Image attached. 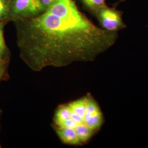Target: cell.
<instances>
[{"label": "cell", "instance_id": "obj_8", "mask_svg": "<svg viewBox=\"0 0 148 148\" xmlns=\"http://www.w3.org/2000/svg\"><path fill=\"white\" fill-rule=\"evenodd\" d=\"M71 117V110L69 106L67 104H64L60 106L56 111L54 122L57 126L64 121L70 119Z\"/></svg>", "mask_w": 148, "mask_h": 148}, {"label": "cell", "instance_id": "obj_5", "mask_svg": "<svg viewBox=\"0 0 148 148\" xmlns=\"http://www.w3.org/2000/svg\"><path fill=\"white\" fill-rule=\"evenodd\" d=\"M56 132L60 140L64 144L71 145H82L74 128L57 126Z\"/></svg>", "mask_w": 148, "mask_h": 148}, {"label": "cell", "instance_id": "obj_11", "mask_svg": "<svg viewBox=\"0 0 148 148\" xmlns=\"http://www.w3.org/2000/svg\"><path fill=\"white\" fill-rule=\"evenodd\" d=\"M11 0H0V22L9 21Z\"/></svg>", "mask_w": 148, "mask_h": 148}, {"label": "cell", "instance_id": "obj_16", "mask_svg": "<svg viewBox=\"0 0 148 148\" xmlns=\"http://www.w3.org/2000/svg\"><path fill=\"white\" fill-rule=\"evenodd\" d=\"M126 1V0H119V1L117 2L115 4V6L117 7L119 4H120L121 3H122V2H123Z\"/></svg>", "mask_w": 148, "mask_h": 148}, {"label": "cell", "instance_id": "obj_12", "mask_svg": "<svg viewBox=\"0 0 148 148\" xmlns=\"http://www.w3.org/2000/svg\"><path fill=\"white\" fill-rule=\"evenodd\" d=\"M78 125V124L74 121V120L70 117L61 123H60L57 127H68V128H75Z\"/></svg>", "mask_w": 148, "mask_h": 148}, {"label": "cell", "instance_id": "obj_6", "mask_svg": "<svg viewBox=\"0 0 148 148\" xmlns=\"http://www.w3.org/2000/svg\"><path fill=\"white\" fill-rule=\"evenodd\" d=\"M75 131L82 145L88 142L96 133L85 123L78 125L75 128Z\"/></svg>", "mask_w": 148, "mask_h": 148}, {"label": "cell", "instance_id": "obj_4", "mask_svg": "<svg viewBox=\"0 0 148 148\" xmlns=\"http://www.w3.org/2000/svg\"><path fill=\"white\" fill-rule=\"evenodd\" d=\"M87 109L85 117V123L97 132L104 123V116L100 106L90 93L87 95Z\"/></svg>", "mask_w": 148, "mask_h": 148}, {"label": "cell", "instance_id": "obj_14", "mask_svg": "<svg viewBox=\"0 0 148 148\" xmlns=\"http://www.w3.org/2000/svg\"><path fill=\"white\" fill-rule=\"evenodd\" d=\"M7 69V64L0 65V80L5 75V72Z\"/></svg>", "mask_w": 148, "mask_h": 148}, {"label": "cell", "instance_id": "obj_15", "mask_svg": "<svg viewBox=\"0 0 148 148\" xmlns=\"http://www.w3.org/2000/svg\"><path fill=\"white\" fill-rule=\"evenodd\" d=\"M7 62H8V60H7V59L0 58V65H4V64H7Z\"/></svg>", "mask_w": 148, "mask_h": 148}, {"label": "cell", "instance_id": "obj_13", "mask_svg": "<svg viewBox=\"0 0 148 148\" xmlns=\"http://www.w3.org/2000/svg\"><path fill=\"white\" fill-rule=\"evenodd\" d=\"M56 0H39L45 10L53 4Z\"/></svg>", "mask_w": 148, "mask_h": 148}, {"label": "cell", "instance_id": "obj_7", "mask_svg": "<svg viewBox=\"0 0 148 148\" xmlns=\"http://www.w3.org/2000/svg\"><path fill=\"white\" fill-rule=\"evenodd\" d=\"M71 111H73L79 116L85 119V114L87 109V96L80 98L68 104Z\"/></svg>", "mask_w": 148, "mask_h": 148}, {"label": "cell", "instance_id": "obj_9", "mask_svg": "<svg viewBox=\"0 0 148 148\" xmlns=\"http://www.w3.org/2000/svg\"><path fill=\"white\" fill-rule=\"evenodd\" d=\"M6 24L5 22H0V58L8 60L10 52L4 37V27Z\"/></svg>", "mask_w": 148, "mask_h": 148}, {"label": "cell", "instance_id": "obj_1", "mask_svg": "<svg viewBox=\"0 0 148 148\" xmlns=\"http://www.w3.org/2000/svg\"><path fill=\"white\" fill-rule=\"evenodd\" d=\"M21 60L34 71L93 62L115 43L118 32L95 25L74 0H56L37 16L13 21Z\"/></svg>", "mask_w": 148, "mask_h": 148}, {"label": "cell", "instance_id": "obj_2", "mask_svg": "<svg viewBox=\"0 0 148 148\" xmlns=\"http://www.w3.org/2000/svg\"><path fill=\"white\" fill-rule=\"evenodd\" d=\"M99 21L101 27L109 32H118L127 26L122 18V12L114 7L102 6L93 14Z\"/></svg>", "mask_w": 148, "mask_h": 148}, {"label": "cell", "instance_id": "obj_3", "mask_svg": "<svg viewBox=\"0 0 148 148\" xmlns=\"http://www.w3.org/2000/svg\"><path fill=\"white\" fill-rule=\"evenodd\" d=\"M45 11L39 0H11L9 21L37 16Z\"/></svg>", "mask_w": 148, "mask_h": 148}, {"label": "cell", "instance_id": "obj_17", "mask_svg": "<svg viewBox=\"0 0 148 148\" xmlns=\"http://www.w3.org/2000/svg\"><path fill=\"white\" fill-rule=\"evenodd\" d=\"M1 148V144H0V148Z\"/></svg>", "mask_w": 148, "mask_h": 148}, {"label": "cell", "instance_id": "obj_10", "mask_svg": "<svg viewBox=\"0 0 148 148\" xmlns=\"http://www.w3.org/2000/svg\"><path fill=\"white\" fill-rule=\"evenodd\" d=\"M84 7L88 12L93 14L102 6L106 5V0H80Z\"/></svg>", "mask_w": 148, "mask_h": 148}]
</instances>
